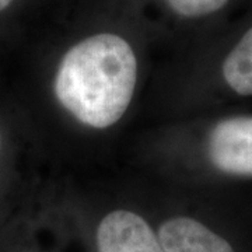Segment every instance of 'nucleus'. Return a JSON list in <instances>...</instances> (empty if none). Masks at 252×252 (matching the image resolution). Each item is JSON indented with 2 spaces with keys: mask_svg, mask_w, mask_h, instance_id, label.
<instances>
[{
  "mask_svg": "<svg viewBox=\"0 0 252 252\" xmlns=\"http://www.w3.org/2000/svg\"><path fill=\"white\" fill-rule=\"evenodd\" d=\"M157 237L164 252H237L219 228L195 216L167 219L158 227Z\"/></svg>",
  "mask_w": 252,
  "mask_h": 252,
  "instance_id": "20e7f679",
  "label": "nucleus"
},
{
  "mask_svg": "<svg viewBox=\"0 0 252 252\" xmlns=\"http://www.w3.org/2000/svg\"><path fill=\"white\" fill-rule=\"evenodd\" d=\"M11 1H13V0H0V11L7 9L10 4H11Z\"/></svg>",
  "mask_w": 252,
  "mask_h": 252,
  "instance_id": "0eeeda50",
  "label": "nucleus"
},
{
  "mask_svg": "<svg viewBox=\"0 0 252 252\" xmlns=\"http://www.w3.org/2000/svg\"><path fill=\"white\" fill-rule=\"evenodd\" d=\"M95 241L98 252H164L152 225L129 209H115L102 217Z\"/></svg>",
  "mask_w": 252,
  "mask_h": 252,
  "instance_id": "7ed1b4c3",
  "label": "nucleus"
},
{
  "mask_svg": "<svg viewBox=\"0 0 252 252\" xmlns=\"http://www.w3.org/2000/svg\"><path fill=\"white\" fill-rule=\"evenodd\" d=\"M137 74V58L125 38L111 32L94 34L62 58L55 74V97L83 126L108 129L130 107Z\"/></svg>",
  "mask_w": 252,
  "mask_h": 252,
  "instance_id": "f257e3e1",
  "label": "nucleus"
},
{
  "mask_svg": "<svg viewBox=\"0 0 252 252\" xmlns=\"http://www.w3.org/2000/svg\"><path fill=\"white\" fill-rule=\"evenodd\" d=\"M205 171L227 181L252 180V114L209 121L198 147Z\"/></svg>",
  "mask_w": 252,
  "mask_h": 252,
  "instance_id": "f03ea898",
  "label": "nucleus"
},
{
  "mask_svg": "<svg viewBox=\"0 0 252 252\" xmlns=\"http://www.w3.org/2000/svg\"><path fill=\"white\" fill-rule=\"evenodd\" d=\"M178 16L187 18H200L215 14L224 7L228 0H165Z\"/></svg>",
  "mask_w": 252,
  "mask_h": 252,
  "instance_id": "423d86ee",
  "label": "nucleus"
},
{
  "mask_svg": "<svg viewBox=\"0 0 252 252\" xmlns=\"http://www.w3.org/2000/svg\"><path fill=\"white\" fill-rule=\"evenodd\" d=\"M0 149H1V132H0Z\"/></svg>",
  "mask_w": 252,
  "mask_h": 252,
  "instance_id": "6e6552de",
  "label": "nucleus"
},
{
  "mask_svg": "<svg viewBox=\"0 0 252 252\" xmlns=\"http://www.w3.org/2000/svg\"><path fill=\"white\" fill-rule=\"evenodd\" d=\"M216 86L225 97L252 98V26L219 64Z\"/></svg>",
  "mask_w": 252,
  "mask_h": 252,
  "instance_id": "39448f33",
  "label": "nucleus"
}]
</instances>
